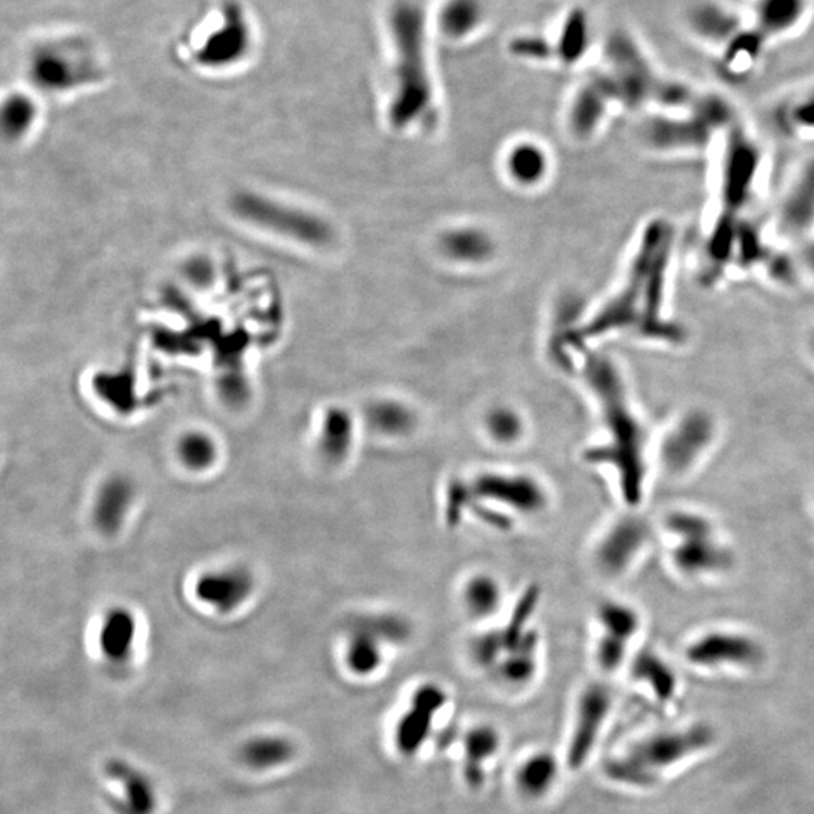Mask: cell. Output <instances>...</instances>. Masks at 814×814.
<instances>
[{
  "label": "cell",
  "instance_id": "cell-31",
  "mask_svg": "<svg viewBox=\"0 0 814 814\" xmlns=\"http://www.w3.org/2000/svg\"><path fill=\"white\" fill-rule=\"evenodd\" d=\"M765 35L752 32L748 35L736 34L727 43L725 54L722 55L721 69L725 73L741 75L753 69L764 49Z\"/></svg>",
  "mask_w": 814,
  "mask_h": 814
},
{
  "label": "cell",
  "instance_id": "cell-25",
  "mask_svg": "<svg viewBox=\"0 0 814 814\" xmlns=\"http://www.w3.org/2000/svg\"><path fill=\"white\" fill-rule=\"evenodd\" d=\"M367 420L376 435L388 439L406 438L416 427L414 411L396 400L376 401L368 409Z\"/></svg>",
  "mask_w": 814,
  "mask_h": 814
},
{
  "label": "cell",
  "instance_id": "cell-38",
  "mask_svg": "<svg viewBox=\"0 0 814 814\" xmlns=\"http://www.w3.org/2000/svg\"><path fill=\"white\" fill-rule=\"evenodd\" d=\"M240 43H245V35L240 27L224 25L220 32L210 37L209 50L212 51L213 58L233 59L240 47L244 49Z\"/></svg>",
  "mask_w": 814,
  "mask_h": 814
},
{
  "label": "cell",
  "instance_id": "cell-17",
  "mask_svg": "<svg viewBox=\"0 0 814 814\" xmlns=\"http://www.w3.org/2000/svg\"><path fill=\"white\" fill-rule=\"evenodd\" d=\"M139 635V618L132 607H107L98 621L97 645L106 661L122 665L132 659Z\"/></svg>",
  "mask_w": 814,
  "mask_h": 814
},
{
  "label": "cell",
  "instance_id": "cell-37",
  "mask_svg": "<svg viewBox=\"0 0 814 814\" xmlns=\"http://www.w3.org/2000/svg\"><path fill=\"white\" fill-rule=\"evenodd\" d=\"M498 736L492 729L480 727L474 729L467 738V769L468 777H474V772L486 758L492 757L498 746ZM480 770V769H479ZM470 778V780H471Z\"/></svg>",
  "mask_w": 814,
  "mask_h": 814
},
{
  "label": "cell",
  "instance_id": "cell-18",
  "mask_svg": "<svg viewBox=\"0 0 814 814\" xmlns=\"http://www.w3.org/2000/svg\"><path fill=\"white\" fill-rule=\"evenodd\" d=\"M355 440L356 423L351 412L344 408H329L317 432V451L323 462L333 467L347 462Z\"/></svg>",
  "mask_w": 814,
  "mask_h": 814
},
{
  "label": "cell",
  "instance_id": "cell-35",
  "mask_svg": "<svg viewBox=\"0 0 814 814\" xmlns=\"http://www.w3.org/2000/svg\"><path fill=\"white\" fill-rule=\"evenodd\" d=\"M444 248L451 257L462 261H480L492 251L491 241L482 233L462 229L445 237Z\"/></svg>",
  "mask_w": 814,
  "mask_h": 814
},
{
  "label": "cell",
  "instance_id": "cell-6",
  "mask_svg": "<svg viewBox=\"0 0 814 814\" xmlns=\"http://www.w3.org/2000/svg\"><path fill=\"white\" fill-rule=\"evenodd\" d=\"M718 165V216L713 225L733 226L744 222L764 176L765 150L748 127L734 121L720 139Z\"/></svg>",
  "mask_w": 814,
  "mask_h": 814
},
{
  "label": "cell",
  "instance_id": "cell-13",
  "mask_svg": "<svg viewBox=\"0 0 814 814\" xmlns=\"http://www.w3.org/2000/svg\"><path fill=\"white\" fill-rule=\"evenodd\" d=\"M613 708V691L603 683H591L578 698L566 760L570 769H581L593 754L603 725Z\"/></svg>",
  "mask_w": 814,
  "mask_h": 814
},
{
  "label": "cell",
  "instance_id": "cell-39",
  "mask_svg": "<svg viewBox=\"0 0 814 814\" xmlns=\"http://www.w3.org/2000/svg\"><path fill=\"white\" fill-rule=\"evenodd\" d=\"M798 248H800L795 257L798 272L800 276L807 278L814 284V237L798 245Z\"/></svg>",
  "mask_w": 814,
  "mask_h": 814
},
{
  "label": "cell",
  "instance_id": "cell-24",
  "mask_svg": "<svg viewBox=\"0 0 814 814\" xmlns=\"http://www.w3.org/2000/svg\"><path fill=\"white\" fill-rule=\"evenodd\" d=\"M482 0H445L438 14V27L444 37L464 39L479 31L484 22Z\"/></svg>",
  "mask_w": 814,
  "mask_h": 814
},
{
  "label": "cell",
  "instance_id": "cell-3",
  "mask_svg": "<svg viewBox=\"0 0 814 814\" xmlns=\"http://www.w3.org/2000/svg\"><path fill=\"white\" fill-rule=\"evenodd\" d=\"M715 742L717 730L708 722L664 730L650 734L629 746L622 756L607 762L605 774L610 780L627 788L650 789L674 766L706 752Z\"/></svg>",
  "mask_w": 814,
  "mask_h": 814
},
{
  "label": "cell",
  "instance_id": "cell-28",
  "mask_svg": "<svg viewBox=\"0 0 814 814\" xmlns=\"http://www.w3.org/2000/svg\"><path fill=\"white\" fill-rule=\"evenodd\" d=\"M557 776V762L550 753L533 754L516 770V788L522 795L540 798L550 792Z\"/></svg>",
  "mask_w": 814,
  "mask_h": 814
},
{
  "label": "cell",
  "instance_id": "cell-16",
  "mask_svg": "<svg viewBox=\"0 0 814 814\" xmlns=\"http://www.w3.org/2000/svg\"><path fill=\"white\" fill-rule=\"evenodd\" d=\"M671 562L688 578H706L729 570L733 554L717 533L681 539L671 551Z\"/></svg>",
  "mask_w": 814,
  "mask_h": 814
},
{
  "label": "cell",
  "instance_id": "cell-26",
  "mask_svg": "<svg viewBox=\"0 0 814 814\" xmlns=\"http://www.w3.org/2000/svg\"><path fill=\"white\" fill-rule=\"evenodd\" d=\"M107 772L125 788V798L119 804V813L150 814L153 812L154 804H156L153 788L139 770L130 768L122 762H115Z\"/></svg>",
  "mask_w": 814,
  "mask_h": 814
},
{
  "label": "cell",
  "instance_id": "cell-19",
  "mask_svg": "<svg viewBox=\"0 0 814 814\" xmlns=\"http://www.w3.org/2000/svg\"><path fill=\"white\" fill-rule=\"evenodd\" d=\"M774 129L788 141H814V89L781 102L774 110Z\"/></svg>",
  "mask_w": 814,
  "mask_h": 814
},
{
  "label": "cell",
  "instance_id": "cell-7",
  "mask_svg": "<svg viewBox=\"0 0 814 814\" xmlns=\"http://www.w3.org/2000/svg\"><path fill=\"white\" fill-rule=\"evenodd\" d=\"M772 234L790 245L814 237V150L798 163L781 190L772 213Z\"/></svg>",
  "mask_w": 814,
  "mask_h": 814
},
{
  "label": "cell",
  "instance_id": "cell-4",
  "mask_svg": "<svg viewBox=\"0 0 814 814\" xmlns=\"http://www.w3.org/2000/svg\"><path fill=\"white\" fill-rule=\"evenodd\" d=\"M391 19L396 47V94L389 117L392 125L401 129L423 117L432 105L426 23L414 3L397 5Z\"/></svg>",
  "mask_w": 814,
  "mask_h": 814
},
{
  "label": "cell",
  "instance_id": "cell-41",
  "mask_svg": "<svg viewBox=\"0 0 814 814\" xmlns=\"http://www.w3.org/2000/svg\"><path fill=\"white\" fill-rule=\"evenodd\" d=\"M805 351L814 363V326L809 329L807 337H805Z\"/></svg>",
  "mask_w": 814,
  "mask_h": 814
},
{
  "label": "cell",
  "instance_id": "cell-30",
  "mask_svg": "<svg viewBox=\"0 0 814 814\" xmlns=\"http://www.w3.org/2000/svg\"><path fill=\"white\" fill-rule=\"evenodd\" d=\"M598 623L601 626V635L629 646L641 626V617L629 603L606 601L599 606Z\"/></svg>",
  "mask_w": 814,
  "mask_h": 814
},
{
  "label": "cell",
  "instance_id": "cell-8",
  "mask_svg": "<svg viewBox=\"0 0 814 814\" xmlns=\"http://www.w3.org/2000/svg\"><path fill=\"white\" fill-rule=\"evenodd\" d=\"M472 504H498L519 516L539 515L545 510L547 492L533 475L486 471L468 483ZM471 508V507H470Z\"/></svg>",
  "mask_w": 814,
  "mask_h": 814
},
{
  "label": "cell",
  "instance_id": "cell-29",
  "mask_svg": "<svg viewBox=\"0 0 814 814\" xmlns=\"http://www.w3.org/2000/svg\"><path fill=\"white\" fill-rule=\"evenodd\" d=\"M634 677L646 683L659 701H670L677 693V676L673 669L653 651L639 654L633 665Z\"/></svg>",
  "mask_w": 814,
  "mask_h": 814
},
{
  "label": "cell",
  "instance_id": "cell-5",
  "mask_svg": "<svg viewBox=\"0 0 814 814\" xmlns=\"http://www.w3.org/2000/svg\"><path fill=\"white\" fill-rule=\"evenodd\" d=\"M734 121L733 110L721 98H697L686 109L647 119L642 141L664 156H700L720 142Z\"/></svg>",
  "mask_w": 814,
  "mask_h": 814
},
{
  "label": "cell",
  "instance_id": "cell-22",
  "mask_svg": "<svg viewBox=\"0 0 814 814\" xmlns=\"http://www.w3.org/2000/svg\"><path fill=\"white\" fill-rule=\"evenodd\" d=\"M384 641L364 623H356L347 635L344 662L356 676H370L384 662Z\"/></svg>",
  "mask_w": 814,
  "mask_h": 814
},
{
  "label": "cell",
  "instance_id": "cell-36",
  "mask_svg": "<svg viewBox=\"0 0 814 814\" xmlns=\"http://www.w3.org/2000/svg\"><path fill=\"white\" fill-rule=\"evenodd\" d=\"M666 530L677 540L717 533L712 520L698 511L677 510L666 516Z\"/></svg>",
  "mask_w": 814,
  "mask_h": 814
},
{
  "label": "cell",
  "instance_id": "cell-20",
  "mask_svg": "<svg viewBox=\"0 0 814 814\" xmlns=\"http://www.w3.org/2000/svg\"><path fill=\"white\" fill-rule=\"evenodd\" d=\"M174 456L182 470L190 474H208L220 462V443L205 428H189L176 439Z\"/></svg>",
  "mask_w": 814,
  "mask_h": 814
},
{
  "label": "cell",
  "instance_id": "cell-2",
  "mask_svg": "<svg viewBox=\"0 0 814 814\" xmlns=\"http://www.w3.org/2000/svg\"><path fill=\"white\" fill-rule=\"evenodd\" d=\"M583 379L598 400L607 443L586 452L589 462L617 472L618 487L627 506L641 503L646 483V430L635 414L625 379L607 356L583 352Z\"/></svg>",
  "mask_w": 814,
  "mask_h": 814
},
{
  "label": "cell",
  "instance_id": "cell-33",
  "mask_svg": "<svg viewBox=\"0 0 814 814\" xmlns=\"http://www.w3.org/2000/svg\"><path fill=\"white\" fill-rule=\"evenodd\" d=\"M546 156L539 146L522 144L516 146L514 153L508 157V168L516 180L520 182L539 181L546 173Z\"/></svg>",
  "mask_w": 814,
  "mask_h": 814
},
{
  "label": "cell",
  "instance_id": "cell-11",
  "mask_svg": "<svg viewBox=\"0 0 814 814\" xmlns=\"http://www.w3.org/2000/svg\"><path fill=\"white\" fill-rule=\"evenodd\" d=\"M234 210L245 221L263 226L270 232L285 234L304 244L321 245L331 238V229L323 221L317 220L311 214L302 213L299 210L275 204L256 194L238 197L234 202Z\"/></svg>",
  "mask_w": 814,
  "mask_h": 814
},
{
  "label": "cell",
  "instance_id": "cell-27",
  "mask_svg": "<svg viewBox=\"0 0 814 814\" xmlns=\"http://www.w3.org/2000/svg\"><path fill=\"white\" fill-rule=\"evenodd\" d=\"M462 603L472 618L486 621L503 605L502 583L488 574L474 575L464 582Z\"/></svg>",
  "mask_w": 814,
  "mask_h": 814
},
{
  "label": "cell",
  "instance_id": "cell-1",
  "mask_svg": "<svg viewBox=\"0 0 814 814\" xmlns=\"http://www.w3.org/2000/svg\"><path fill=\"white\" fill-rule=\"evenodd\" d=\"M676 232L665 217L651 220L639 237L625 285L607 302L577 340L595 339L610 332L634 329L658 343L676 345L685 332L666 316L669 276Z\"/></svg>",
  "mask_w": 814,
  "mask_h": 814
},
{
  "label": "cell",
  "instance_id": "cell-10",
  "mask_svg": "<svg viewBox=\"0 0 814 814\" xmlns=\"http://www.w3.org/2000/svg\"><path fill=\"white\" fill-rule=\"evenodd\" d=\"M717 436V423L709 412L691 409L674 423L661 444L662 467L673 475L693 470L701 456L712 447Z\"/></svg>",
  "mask_w": 814,
  "mask_h": 814
},
{
  "label": "cell",
  "instance_id": "cell-12",
  "mask_svg": "<svg viewBox=\"0 0 814 814\" xmlns=\"http://www.w3.org/2000/svg\"><path fill=\"white\" fill-rule=\"evenodd\" d=\"M685 658L689 664L700 669H756L765 661V650L752 635L734 630H710L689 642Z\"/></svg>",
  "mask_w": 814,
  "mask_h": 814
},
{
  "label": "cell",
  "instance_id": "cell-34",
  "mask_svg": "<svg viewBox=\"0 0 814 814\" xmlns=\"http://www.w3.org/2000/svg\"><path fill=\"white\" fill-rule=\"evenodd\" d=\"M292 754V745L280 738H260L244 750L246 764L252 768H272L287 762Z\"/></svg>",
  "mask_w": 814,
  "mask_h": 814
},
{
  "label": "cell",
  "instance_id": "cell-32",
  "mask_svg": "<svg viewBox=\"0 0 814 814\" xmlns=\"http://www.w3.org/2000/svg\"><path fill=\"white\" fill-rule=\"evenodd\" d=\"M484 427H486L488 438L503 447L520 443L526 433L522 416L510 408L492 409L486 416Z\"/></svg>",
  "mask_w": 814,
  "mask_h": 814
},
{
  "label": "cell",
  "instance_id": "cell-9",
  "mask_svg": "<svg viewBox=\"0 0 814 814\" xmlns=\"http://www.w3.org/2000/svg\"><path fill=\"white\" fill-rule=\"evenodd\" d=\"M256 587L251 570L240 564H222L197 575L192 595L194 602L209 613L233 615L248 605Z\"/></svg>",
  "mask_w": 814,
  "mask_h": 814
},
{
  "label": "cell",
  "instance_id": "cell-14",
  "mask_svg": "<svg viewBox=\"0 0 814 814\" xmlns=\"http://www.w3.org/2000/svg\"><path fill=\"white\" fill-rule=\"evenodd\" d=\"M649 527L638 516L618 519L595 547V564L606 577H621L649 542Z\"/></svg>",
  "mask_w": 814,
  "mask_h": 814
},
{
  "label": "cell",
  "instance_id": "cell-15",
  "mask_svg": "<svg viewBox=\"0 0 814 814\" xmlns=\"http://www.w3.org/2000/svg\"><path fill=\"white\" fill-rule=\"evenodd\" d=\"M138 502V488L130 476L114 474L95 488L91 502V520L98 533L117 535L132 518Z\"/></svg>",
  "mask_w": 814,
  "mask_h": 814
},
{
  "label": "cell",
  "instance_id": "cell-40",
  "mask_svg": "<svg viewBox=\"0 0 814 814\" xmlns=\"http://www.w3.org/2000/svg\"><path fill=\"white\" fill-rule=\"evenodd\" d=\"M25 103L26 102H14L13 105H11V113H13V115H27V114H30V113H27V105H25ZM23 119H25V121H26L27 118L26 117H14V118H11V125H13V127L15 129V126H17V125H15V122L23 121Z\"/></svg>",
  "mask_w": 814,
  "mask_h": 814
},
{
  "label": "cell",
  "instance_id": "cell-21",
  "mask_svg": "<svg viewBox=\"0 0 814 814\" xmlns=\"http://www.w3.org/2000/svg\"><path fill=\"white\" fill-rule=\"evenodd\" d=\"M809 11V0H756V30L765 37H778L795 30Z\"/></svg>",
  "mask_w": 814,
  "mask_h": 814
},
{
  "label": "cell",
  "instance_id": "cell-23",
  "mask_svg": "<svg viewBox=\"0 0 814 814\" xmlns=\"http://www.w3.org/2000/svg\"><path fill=\"white\" fill-rule=\"evenodd\" d=\"M691 27L703 39L715 45H727L740 32V23L732 11L720 3H698L689 14Z\"/></svg>",
  "mask_w": 814,
  "mask_h": 814
}]
</instances>
